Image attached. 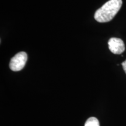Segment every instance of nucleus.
Wrapping results in <instances>:
<instances>
[{
  "label": "nucleus",
  "instance_id": "1",
  "mask_svg": "<svg viewBox=\"0 0 126 126\" xmlns=\"http://www.w3.org/2000/svg\"><path fill=\"white\" fill-rule=\"evenodd\" d=\"M122 5V0H109L97 9L94 18L100 23L108 22L114 18Z\"/></svg>",
  "mask_w": 126,
  "mask_h": 126
},
{
  "label": "nucleus",
  "instance_id": "2",
  "mask_svg": "<svg viewBox=\"0 0 126 126\" xmlns=\"http://www.w3.org/2000/svg\"><path fill=\"white\" fill-rule=\"evenodd\" d=\"M27 60V54L24 51L19 52L11 60L9 68L13 71H19L22 70L24 68Z\"/></svg>",
  "mask_w": 126,
  "mask_h": 126
},
{
  "label": "nucleus",
  "instance_id": "3",
  "mask_svg": "<svg viewBox=\"0 0 126 126\" xmlns=\"http://www.w3.org/2000/svg\"><path fill=\"white\" fill-rule=\"evenodd\" d=\"M109 48L111 53L115 54H120L125 50V45L121 39L112 37L108 42Z\"/></svg>",
  "mask_w": 126,
  "mask_h": 126
},
{
  "label": "nucleus",
  "instance_id": "4",
  "mask_svg": "<svg viewBox=\"0 0 126 126\" xmlns=\"http://www.w3.org/2000/svg\"><path fill=\"white\" fill-rule=\"evenodd\" d=\"M85 126H100V124L96 118L91 117L86 120Z\"/></svg>",
  "mask_w": 126,
  "mask_h": 126
},
{
  "label": "nucleus",
  "instance_id": "5",
  "mask_svg": "<svg viewBox=\"0 0 126 126\" xmlns=\"http://www.w3.org/2000/svg\"><path fill=\"white\" fill-rule=\"evenodd\" d=\"M122 65L123 66V68L124 71H125L126 74V60H125L124 62H123L122 63Z\"/></svg>",
  "mask_w": 126,
  "mask_h": 126
}]
</instances>
